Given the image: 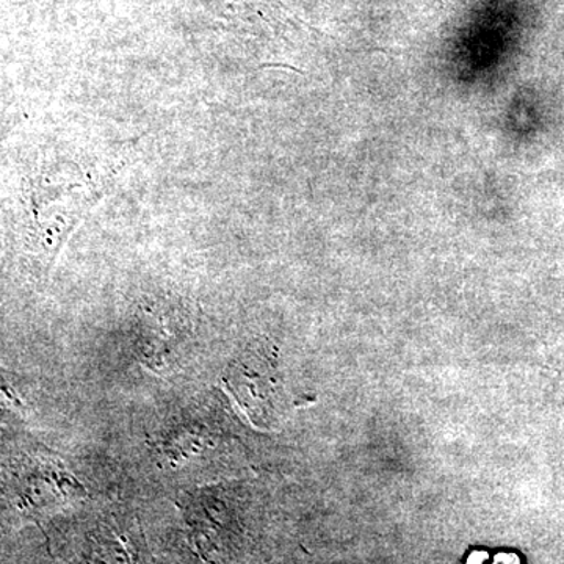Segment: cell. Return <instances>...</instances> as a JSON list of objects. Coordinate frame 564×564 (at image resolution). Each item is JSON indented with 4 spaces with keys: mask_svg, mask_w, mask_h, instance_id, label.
<instances>
[{
    "mask_svg": "<svg viewBox=\"0 0 564 564\" xmlns=\"http://www.w3.org/2000/svg\"><path fill=\"white\" fill-rule=\"evenodd\" d=\"M492 564H522V562L519 555L513 554V552H500L494 558Z\"/></svg>",
    "mask_w": 564,
    "mask_h": 564,
    "instance_id": "cell-1",
    "label": "cell"
},
{
    "mask_svg": "<svg viewBox=\"0 0 564 564\" xmlns=\"http://www.w3.org/2000/svg\"><path fill=\"white\" fill-rule=\"evenodd\" d=\"M489 554L486 551H474L473 554L467 556L466 564H486L488 563Z\"/></svg>",
    "mask_w": 564,
    "mask_h": 564,
    "instance_id": "cell-2",
    "label": "cell"
}]
</instances>
